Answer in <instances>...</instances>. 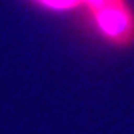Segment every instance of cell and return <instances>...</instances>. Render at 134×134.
<instances>
[{
	"mask_svg": "<svg viewBox=\"0 0 134 134\" xmlns=\"http://www.w3.org/2000/svg\"><path fill=\"white\" fill-rule=\"evenodd\" d=\"M82 4L90 8L92 18H98L102 14H106L110 10H122V8H130L126 4V0H82Z\"/></svg>",
	"mask_w": 134,
	"mask_h": 134,
	"instance_id": "6da1fadb",
	"label": "cell"
},
{
	"mask_svg": "<svg viewBox=\"0 0 134 134\" xmlns=\"http://www.w3.org/2000/svg\"><path fill=\"white\" fill-rule=\"evenodd\" d=\"M42 6L50 8V10H72L82 4V0H38Z\"/></svg>",
	"mask_w": 134,
	"mask_h": 134,
	"instance_id": "7a4b0ae2",
	"label": "cell"
}]
</instances>
